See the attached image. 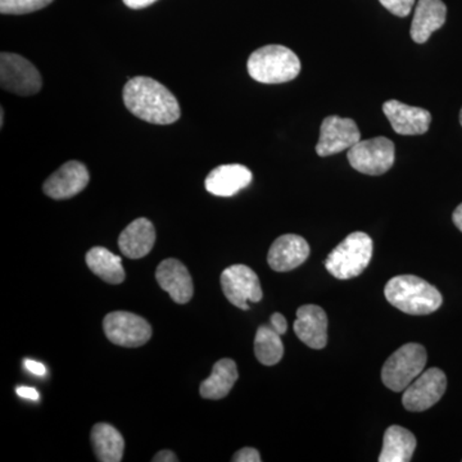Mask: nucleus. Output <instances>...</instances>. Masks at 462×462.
I'll return each mask as SVG.
<instances>
[{
    "instance_id": "1",
    "label": "nucleus",
    "mask_w": 462,
    "mask_h": 462,
    "mask_svg": "<svg viewBox=\"0 0 462 462\" xmlns=\"http://www.w3.org/2000/svg\"><path fill=\"white\" fill-rule=\"evenodd\" d=\"M123 98L134 116L149 124L170 125L180 118V105L175 96L165 85L147 76H136L127 81Z\"/></svg>"
},
{
    "instance_id": "2",
    "label": "nucleus",
    "mask_w": 462,
    "mask_h": 462,
    "mask_svg": "<svg viewBox=\"0 0 462 462\" xmlns=\"http://www.w3.org/2000/svg\"><path fill=\"white\" fill-rule=\"evenodd\" d=\"M384 296L392 306L407 315H430L442 306L439 291L415 275H401L385 285Z\"/></svg>"
},
{
    "instance_id": "3",
    "label": "nucleus",
    "mask_w": 462,
    "mask_h": 462,
    "mask_svg": "<svg viewBox=\"0 0 462 462\" xmlns=\"http://www.w3.org/2000/svg\"><path fill=\"white\" fill-rule=\"evenodd\" d=\"M248 72L263 84H282L294 80L300 72L297 54L284 45H266L249 57Z\"/></svg>"
},
{
    "instance_id": "4",
    "label": "nucleus",
    "mask_w": 462,
    "mask_h": 462,
    "mask_svg": "<svg viewBox=\"0 0 462 462\" xmlns=\"http://www.w3.org/2000/svg\"><path fill=\"white\" fill-rule=\"evenodd\" d=\"M373 257V240L363 231H355L330 252L325 267L336 279L349 281L361 275Z\"/></svg>"
},
{
    "instance_id": "5",
    "label": "nucleus",
    "mask_w": 462,
    "mask_h": 462,
    "mask_svg": "<svg viewBox=\"0 0 462 462\" xmlns=\"http://www.w3.org/2000/svg\"><path fill=\"white\" fill-rule=\"evenodd\" d=\"M428 355L418 343H407L385 361L382 379L385 387L402 392L418 378L427 366Z\"/></svg>"
},
{
    "instance_id": "6",
    "label": "nucleus",
    "mask_w": 462,
    "mask_h": 462,
    "mask_svg": "<svg viewBox=\"0 0 462 462\" xmlns=\"http://www.w3.org/2000/svg\"><path fill=\"white\" fill-rule=\"evenodd\" d=\"M349 163L356 171L366 175L379 176L389 171L396 160L393 142L384 136L360 141L348 149Z\"/></svg>"
},
{
    "instance_id": "7",
    "label": "nucleus",
    "mask_w": 462,
    "mask_h": 462,
    "mask_svg": "<svg viewBox=\"0 0 462 462\" xmlns=\"http://www.w3.org/2000/svg\"><path fill=\"white\" fill-rule=\"evenodd\" d=\"M0 85L16 96L29 97L42 89V76L36 67L20 54L0 56Z\"/></svg>"
},
{
    "instance_id": "8",
    "label": "nucleus",
    "mask_w": 462,
    "mask_h": 462,
    "mask_svg": "<svg viewBox=\"0 0 462 462\" xmlns=\"http://www.w3.org/2000/svg\"><path fill=\"white\" fill-rule=\"evenodd\" d=\"M221 288L230 303L247 311L248 302L257 303L263 293L257 273L245 264H233L221 273Z\"/></svg>"
},
{
    "instance_id": "9",
    "label": "nucleus",
    "mask_w": 462,
    "mask_h": 462,
    "mask_svg": "<svg viewBox=\"0 0 462 462\" xmlns=\"http://www.w3.org/2000/svg\"><path fill=\"white\" fill-rule=\"evenodd\" d=\"M103 329L114 345L129 348L144 346L152 338L149 322L133 312H111L103 320Z\"/></svg>"
},
{
    "instance_id": "10",
    "label": "nucleus",
    "mask_w": 462,
    "mask_h": 462,
    "mask_svg": "<svg viewBox=\"0 0 462 462\" xmlns=\"http://www.w3.org/2000/svg\"><path fill=\"white\" fill-rule=\"evenodd\" d=\"M447 388L446 374L437 367L422 372L404 389L402 403L407 411L421 412L430 409L443 397Z\"/></svg>"
},
{
    "instance_id": "11",
    "label": "nucleus",
    "mask_w": 462,
    "mask_h": 462,
    "mask_svg": "<svg viewBox=\"0 0 462 462\" xmlns=\"http://www.w3.org/2000/svg\"><path fill=\"white\" fill-rule=\"evenodd\" d=\"M360 141V130L352 118L329 116L322 121L316 153L320 157H329L354 147Z\"/></svg>"
},
{
    "instance_id": "12",
    "label": "nucleus",
    "mask_w": 462,
    "mask_h": 462,
    "mask_svg": "<svg viewBox=\"0 0 462 462\" xmlns=\"http://www.w3.org/2000/svg\"><path fill=\"white\" fill-rule=\"evenodd\" d=\"M89 180L87 166L79 161H69L51 173L42 185V190L51 199H69L81 193Z\"/></svg>"
},
{
    "instance_id": "13",
    "label": "nucleus",
    "mask_w": 462,
    "mask_h": 462,
    "mask_svg": "<svg viewBox=\"0 0 462 462\" xmlns=\"http://www.w3.org/2000/svg\"><path fill=\"white\" fill-rule=\"evenodd\" d=\"M383 112L400 135H422L430 130L431 115L427 109L412 107L393 99L383 105Z\"/></svg>"
},
{
    "instance_id": "14",
    "label": "nucleus",
    "mask_w": 462,
    "mask_h": 462,
    "mask_svg": "<svg viewBox=\"0 0 462 462\" xmlns=\"http://www.w3.org/2000/svg\"><path fill=\"white\" fill-rule=\"evenodd\" d=\"M310 256V245L302 236L285 234L275 240L267 254V263L276 273H288L300 266Z\"/></svg>"
},
{
    "instance_id": "15",
    "label": "nucleus",
    "mask_w": 462,
    "mask_h": 462,
    "mask_svg": "<svg viewBox=\"0 0 462 462\" xmlns=\"http://www.w3.org/2000/svg\"><path fill=\"white\" fill-rule=\"evenodd\" d=\"M156 279L160 287L170 294L173 302L185 305L193 298L194 287L190 273L175 258H167L158 264Z\"/></svg>"
},
{
    "instance_id": "16",
    "label": "nucleus",
    "mask_w": 462,
    "mask_h": 462,
    "mask_svg": "<svg viewBox=\"0 0 462 462\" xmlns=\"http://www.w3.org/2000/svg\"><path fill=\"white\" fill-rule=\"evenodd\" d=\"M328 318L320 306L305 305L297 311L294 331L310 348L321 349L328 343Z\"/></svg>"
},
{
    "instance_id": "17",
    "label": "nucleus",
    "mask_w": 462,
    "mask_h": 462,
    "mask_svg": "<svg viewBox=\"0 0 462 462\" xmlns=\"http://www.w3.org/2000/svg\"><path fill=\"white\" fill-rule=\"evenodd\" d=\"M254 175L243 165H221L216 167L206 178L205 187L208 193L217 197H233L247 188Z\"/></svg>"
},
{
    "instance_id": "18",
    "label": "nucleus",
    "mask_w": 462,
    "mask_h": 462,
    "mask_svg": "<svg viewBox=\"0 0 462 462\" xmlns=\"http://www.w3.org/2000/svg\"><path fill=\"white\" fill-rule=\"evenodd\" d=\"M446 17L447 7L442 0H419L410 30L412 41L418 44L430 41L431 33L445 25Z\"/></svg>"
},
{
    "instance_id": "19",
    "label": "nucleus",
    "mask_w": 462,
    "mask_h": 462,
    "mask_svg": "<svg viewBox=\"0 0 462 462\" xmlns=\"http://www.w3.org/2000/svg\"><path fill=\"white\" fill-rule=\"evenodd\" d=\"M156 242V229L148 218L141 217L134 220L125 227L118 238V247L124 256L138 260L147 256Z\"/></svg>"
},
{
    "instance_id": "20",
    "label": "nucleus",
    "mask_w": 462,
    "mask_h": 462,
    "mask_svg": "<svg viewBox=\"0 0 462 462\" xmlns=\"http://www.w3.org/2000/svg\"><path fill=\"white\" fill-rule=\"evenodd\" d=\"M236 364L230 358H223L215 364L211 375L200 383L199 393L206 400H221L230 393L238 380Z\"/></svg>"
},
{
    "instance_id": "21",
    "label": "nucleus",
    "mask_w": 462,
    "mask_h": 462,
    "mask_svg": "<svg viewBox=\"0 0 462 462\" xmlns=\"http://www.w3.org/2000/svg\"><path fill=\"white\" fill-rule=\"evenodd\" d=\"M416 449V438L400 425H392L384 433L379 462L411 461Z\"/></svg>"
},
{
    "instance_id": "22",
    "label": "nucleus",
    "mask_w": 462,
    "mask_h": 462,
    "mask_svg": "<svg viewBox=\"0 0 462 462\" xmlns=\"http://www.w3.org/2000/svg\"><path fill=\"white\" fill-rule=\"evenodd\" d=\"M91 445L100 462H120L123 460L125 440L120 431L112 425L99 422L91 430Z\"/></svg>"
},
{
    "instance_id": "23",
    "label": "nucleus",
    "mask_w": 462,
    "mask_h": 462,
    "mask_svg": "<svg viewBox=\"0 0 462 462\" xmlns=\"http://www.w3.org/2000/svg\"><path fill=\"white\" fill-rule=\"evenodd\" d=\"M88 267L94 275L99 276L103 282L108 284H121L125 281L123 260L121 257L109 252L107 248H91L85 257Z\"/></svg>"
},
{
    "instance_id": "24",
    "label": "nucleus",
    "mask_w": 462,
    "mask_h": 462,
    "mask_svg": "<svg viewBox=\"0 0 462 462\" xmlns=\"http://www.w3.org/2000/svg\"><path fill=\"white\" fill-rule=\"evenodd\" d=\"M254 354L257 360L264 366H273L282 360L284 355V345L270 325H261L254 338Z\"/></svg>"
},
{
    "instance_id": "25",
    "label": "nucleus",
    "mask_w": 462,
    "mask_h": 462,
    "mask_svg": "<svg viewBox=\"0 0 462 462\" xmlns=\"http://www.w3.org/2000/svg\"><path fill=\"white\" fill-rule=\"evenodd\" d=\"M53 0H0L3 14H26L50 5Z\"/></svg>"
},
{
    "instance_id": "26",
    "label": "nucleus",
    "mask_w": 462,
    "mask_h": 462,
    "mask_svg": "<svg viewBox=\"0 0 462 462\" xmlns=\"http://www.w3.org/2000/svg\"><path fill=\"white\" fill-rule=\"evenodd\" d=\"M383 7L388 9L391 14L398 17L409 16L410 12L415 5V0H379Z\"/></svg>"
},
{
    "instance_id": "27",
    "label": "nucleus",
    "mask_w": 462,
    "mask_h": 462,
    "mask_svg": "<svg viewBox=\"0 0 462 462\" xmlns=\"http://www.w3.org/2000/svg\"><path fill=\"white\" fill-rule=\"evenodd\" d=\"M231 460L234 462H261L263 458H261L260 452L256 448L245 447V448L239 449Z\"/></svg>"
},
{
    "instance_id": "28",
    "label": "nucleus",
    "mask_w": 462,
    "mask_h": 462,
    "mask_svg": "<svg viewBox=\"0 0 462 462\" xmlns=\"http://www.w3.org/2000/svg\"><path fill=\"white\" fill-rule=\"evenodd\" d=\"M270 327H272L279 336H284L288 330L287 319L282 314H279V312H275V314H273L272 318H270Z\"/></svg>"
},
{
    "instance_id": "29",
    "label": "nucleus",
    "mask_w": 462,
    "mask_h": 462,
    "mask_svg": "<svg viewBox=\"0 0 462 462\" xmlns=\"http://www.w3.org/2000/svg\"><path fill=\"white\" fill-rule=\"evenodd\" d=\"M23 365H25L27 372L33 374V375L42 376L47 374V367L41 363H36V361L25 360Z\"/></svg>"
},
{
    "instance_id": "30",
    "label": "nucleus",
    "mask_w": 462,
    "mask_h": 462,
    "mask_svg": "<svg viewBox=\"0 0 462 462\" xmlns=\"http://www.w3.org/2000/svg\"><path fill=\"white\" fill-rule=\"evenodd\" d=\"M16 393L18 396L26 398V400L38 401L39 400V392L36 391L35 388L32 387H18L16 388Z\"/></svg>"
},
{
    "instance_id": "31",
    "label": "nucleus",
    "mask_w": 462,
    "mask_h": 462,
    "mask_svg": "<svg viewBox=\"0 0 462 462\" xmlns=\"http://www.w3.org/2000/svg\"><path fill=\"white\" fill-rule=\"evenodd\" d=\"M153 462H178V456L173 454L170 449H163V451L158 452L153 458H152Z\"/></svg>"
},
{
    "instance_id": "32",
    "label": "nucleus",
    "mask_w": 462,
    "mask_h": 462,
    "mask_svg": "<svg viewBox=\"0 0 462 462\" xmlns=\"http://www.w3.org/2000/svg\"><path fill=\"white\" fill-rule=\"evenodd\" d=\"M156 0H124L125 5L132 9H142L153 5Z\"/></svg>"
},
{
    "instance_id": "33",
    "label": "nucleus",
    "mask_w": 462,
    "mask_h": 462,
    "mask_svg": "<svg viewBox=\"0 0 462 462\" xmlns=\"http://www.w3.org/2000/svg\"><path fill=\"white\" fill-rule=\"evenodd\" d=\"M452 220H454L456 227L462 233V203L455 209L454 215H452Z\"/></svg>"
},
{
    "instance_id": "34",
    "label": "nucleus",
    "mask_w": 462,
    "mask_h": 462,
    "mask_svg": "<svg viewBox=\"0 0 462 462\" xmlns=\"http://www.w3.org/2000/svg\"><path fill=\"white\" fill-rule=\"evenodd\" d=\"M0 120H2V124H0V125H2V126H3V121H5V111H3V109H2V117H0Z\"/></svg>"
},
{
    "instance_id": "35",
    "label": "nucleus",
    "mask_w": 462,
    "mask_h": 462,
    "mask_svg": "<svg viewBox=\"0 0 462 462\" xmlns=\"http://www.w3.org/2000/svg\"><path fill=\"white\" fill-rule=\"evenodd\" d=\"M460 124H461V126H462V108H461V111H460Z\"/></svg>"
}]
</instances>
